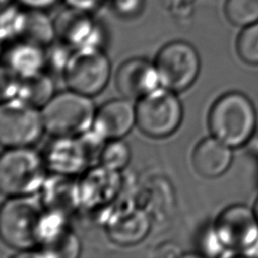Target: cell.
<instances>
[{
    "label": "cell",
    "instance_id": "obj_1",
    "mask_svg": "<svg viewBox=\"0 0 258 258\" xmlns=\"http://www.w3.org/2000/svg\"><path fill=\"white\" fill-rule=\"evenodd\" d=\"M46 209L39 197H8L0 211V234L10 247L21 252L40 247Z\"/></svg>",
    "mask_w": 258,
    "mask_h": 258
},
{
    "label": "cell",
    "instance_id": "obj_2",
    "mask_svg": "<svg viewBox=\"0 0 258 258\" xmlns=\"http://www.w3.org/2000/svg\"><path fill=\"white\" fill-rule=\"evenodd\" d=\"M208 123L212 136L232 148H237L246 144L253 136L257 114L246 95L229 92L213 104Z\"/></svg>",
    "mask_w": 258,
    "mask_h": 258
},
{
    "label": "cell",
    "instance_id": "obj_3",
    "mask_svg": "<svg viewBox=\"0 0 258 258\" xmlns=\"http://www.w3.org/2000/svg\"><path fill=\"white\" fill-rule=\"evenodd\" d=\"M40 111L45 131L55 137H71L93 127L97 110L90 96L69 89L54 94Z\"/></svg>",
    "mask_w": 258,
    "mask_h": 258
},
{
    "label": "cell",
    "instance_id": "obj_4",
    "mask_svg": "<svg viewBox=\"0 0 258 258\" xmlns=\"http://www.w3.org/2000/svg\"><path fill=\"white\" fill-rule=\"evenodd\" d=\"M42 154L29 146L9 147L0 157V189L7 197L33 195L46 179Z\"/></svg>",
    "mask_w": 258,
    "mask_h": 258
},
{
    "label": "cell",
    "instance_id": "obj_5",
    "mask_svg": "<svg viewBox=\"0 0 258 258\" xmlns=\"http://www.w3.org/2000/svg\"><path fill=\"white\" fill-rule=\"evenodd\" d=\"M136 125L144 134L153 138L171 135L182 120V106L175 92L164 87L138 99L135 106Z\"/></svg>",
    "mask_w": 258,
    "mask_h": 258
},
{
    "label": "cell",
    "instance_id": "obj_6",
    "mask_svg": "<svg viewBox=\"0 0 258 258\" xmlns=\"http://www.w3.org/2000/svg\"><path fill=\"white\" fill-rule=\"evenodd\" d=\"M62 72L70 90L92 97L107 86L111 63L100 46H84L73 49Z\"/></svg>",
    "mask_w": 258,
    "mask_h": 258
},
{
    "label": "cell",
    "instance_id": "obj_7",
    "mask_svg": "<svg viewBox=\"0 0 258 258\" xmlns=\"http://www.w3.org/2000/svg\"><path fill=\"white\" fill-rule=\"evenodd\" d=\"M154 66L161 87L173 92H182L197 80L201 70V59L190 43L174 40L159 49Z\"/></svg>",
    "mask_w": 258,
    "mask_h": 258
},
{
    "label": "cell",
    "instance_id": "obj_8",
    "mask_svg": "<svg viewBox=\"0 0 258 258\" xmlns=\"http://www.w3.org/2000/svg\"><path fill=\"white\" fill-rule=\"evenodd\" d=\"M44 130L41 111L19 98L2 101L0 142L3 146L23 147L36 142Z\"/></svg>",
    "mask_w": 258,
    "mask_h": 258
},
{
    "label": "cell",
    "instance_id": "obj_9",
    "mask_svg": "<svg viewBox=\"0 0 258 258\" xmlns=\"http://www.w3.org/2000/svg\"><path fill=\"white\" fill-rule=\"evenodd\" d=\"M213 229L225 249L247 251L258 242V220L253 208L245 205L235 204L224 209Z\"/></svg>",
    "mask_w": 258,
    "mask_h": 258
},
{
    "label": "cell",
    "instance_id": "obj_10",
    "mask_svg": "<svg viewBox=\"0 0 258 258\" xmlns=\"http://www.w3.org/2000/svg\"><path fill=\"white\" fill-rule=\"evenodd\" d=\"M121 188L120 171L102 164L86 169L79 180L81 206L94 210L113 202Z\"/></svg>",
    "mask_w": 258,
    "mask_h": 258
},
{
    "label": "cell",
    "instance_id": "obj_11",
    "mask_svg": "<svg viewBox=\"0 0 258 258\" xmlns=\"http://www.w3.org/2000/svg\"><path fill=\"white\" fill-rule=\"evenodd\" d=\"M56 38L72 49L99 46L102 30L89 13L68 7L54 20Z\"/></svg>",
    "mask_w": 258,
    "mask_h": 258
},
{
    "label": "cell",
    "instance_id": "obj_12",
    "mask_svg": "<svg viewBox=\"0 0 258 258\" xmlns=\"http://www.w3.org/2000/svg\"><path fill=\"white\" fill-rule=\"evenodd\" d=\"M47 169L53 173L76 175L91 165L79 136L55 137L47 143L42 154Z\"/></svg>",
    "mask_w": 258,
    "mask_h": 258
},
{
    "label": "cell",
    "instance_id": "obj_13",
    "mask_svg": "<svg viewBox=\"0 0 258 258\" xmlns=\"http://www.w3.org/2000/svg\"><path fill=\"white\" fill-rule=\"evenodd\" d=\"M159 84L154 63L140 57H133L121 63L115 75L118 92L129 100L142 98L158 88Z\"/></svg>",
    "mask_w": 258,
    "mask_h": 258
},
{
    "label": "cell",
    "instance_id": "obj_14",
    "mask_svg": "<svg viewBox=\"0 0 258 258\" xmlns=\"http://www.w3.org/2000/svg\"><path fill=\"white\" fill-rule=\"evenodd\" d=\"M136 124L135 107L129 99H113L101 105L95 115L93 129L106 140L119 139Z\"/></svg>",
    "mask_w": 258,
    "mask_h": 258
},
{
    "label": "cell",
    "instance_id": "obj_15",
    "mask_svg": "<svg viewBox=\"0 0 258 258\" xmlns=\"http://www.w3.org/2000/svg\"><path fill=\"white\" fill-rule=\"evenodd\" d=\"M150 230V219L145 211L129 208L118 211L107 223L108 237L114 243L130 246L142 241Z\"/></svg>",
    "mask_w": 258,
    "mask_h": 258
},
{
    "label": "cell",
    "instance_id": "obj_16",
    "mask_svg": "<svg viewBox=\"0 0 258 258\" xmlns=\"http://www.w3.org/2000/svg\"><path fill=\"white\" fill-rule=\"evenodd\" d=\"M39 199L45 209L68 215L80 204L79 181L72 175L51 172L39 189Z\"/></svg>",
    "mask_w": 258,
    "mask_h": 258
},
{
    "label": "cell",
    "instance_id": "obj_17",
    "mask_svg": "<svg viewBox=\"0 0 258 258\" xmlns=\"http://www.w3.org/2000/svg\"><path fill=\"white\" fill-rule=\"evenodd\" d=\"M233 160L232 147L214 136L203 139L192 152V164L196 171L208 178L224 174Z\"/></svg>",
    "mask_w": 258,
    "mask_h": 258
},
{
    "label": "cell",
    "instance_id": "obj_18",
    "mask_svg": "<svg viewBox=\"0 0 258 258\" xmlns=\"http://www.w3.org/2000/svg\"><path fill=\"white\" fill-rule=\"evenodd\" d=\"M2 66L20 78L41 72L46 66L45 47L23 39L12 42L3 53Z\"/></svg>",
    "mask_w": 258,
    "mask_h": 258
},
{
    "label": "cell",
    "instance_id": "obj_19",
    "mask_svg": "<svg viewBox=\"0 0 258 258\" xmlns=\"http://www.w3.org/2000/svg\"><path fill=\"white\" fill-rule=\"evenodd\" d=\"M54 95V85L43 71L21 77L17 98L36 107L42 108Z\"/></svg>",
    "mask_w": 258,
    "mask_h": 258
},
{
    "label": "cell",
    "instance_id": "obj_20",
    "mask_svg": "<svg viewBox=\"0 0 258 258\" xmlns=\"http://www.w3.org/2000/svg\"><path fill=\"white\" fill-rule=\"evenodd\" d=\"M20 38L46 47L56 38L54 21L46 15L44 10L28 9Z\"/></svg>",
    "mask_w": 258,
    "mask_h": 258
},
{
    "label": "cell",
    "instance_id": "obj_21",
    "mask_svg": "<svg viewBox=\"0 0 258 258\" xmlns=\"http://www.w3.org/2000/svg\"><path fill=\"white\" fill-rule=\"evenodd\" d=\"M39 248L41 255L48 257L75 258L81 251L79 239L68 227L48 239Z\"/></svg>",
    "mask_w": 258,
    "mask_h": 258
},
{
    "label": "cell",
    "instance_id": "obj_22",
    "mask_svg": "<svg viewBox=\"0 0 258 258\" xmlns=\"http://www.w3.org/2000/svg\"><path fill=\"white\" fill-rule=\"evenodd\" d=\"M224 12L231 24L243 28L258 21V0H226Z\"/></svg>",
    "mask_w": 258,
    "mask_h": 258
},
{
    "label": "cell",
    "instance_id": "obj_23",
    "mask_svg": "<svg viewBox=\"0 0 258 258\" xmlns=\"http://www.w3.org/2000/svg\"><path fill=\"white\" fill-rule=\"evenodd\" d=\"M236 50L245 63L258 66V21L242 28L236 40Z\"/></svg>",
    "mask_w": 258,
    "mask_h": 258
},
{
    "label": "cell",
    "instance_id": "obj_24",
    "mask_svg": "<svg viewBox=\"0 0 258 258\" xmlns=\"http://www.w3.org/2000/svg\"><path fill=\"white\" fill-rule=\"evenodd\" d=\"M26 21V11L15 5L2 6L1 37L3 40H13L21 37Z\"/></svg>",
    "mask_w": 258,
    "mask_h": 258
},
{
    "label": "cell",
    "instance_id": "obj_25",
    "mask_svg": "<svg viewBox=\"0 0 258 258\" xmlns=\"http://www.w3.org/2000/svg\"><path fill=\"white\" fill-rule=\"evenodd\" d=\"M131 151L126 142L121 138L111 139L106 142L100 156V164L117 171L123 169L130 161Z\"/></svg>",
    "mask_w": 258,
    "mask_h": 258
},
{
    "label": "cell",
    "instance_id": "obj_26",
    "mask_svg": "<svg viewBox=\"0 0 258 258\" xmlns=\"http://www.w3.org/2000/svg\"><path fill=\"white\" fill-rule=\"evenodd\" d=\"M20 84V77L12 71L2 66L1 69V89L2 101L17 98Z\"/></svg>",
    "mask_w": 258,
    "mask_h": 258
},
{
    "label": "cell",
    "instance_id": "obj_27",
    "mask_svg": "<svg viewBox=\"0 0 258 258\" xmlns=\"http://www.w3.org/2000/svg\"><path fill=\"white\" fill-rule=\"evenodd\" d=\"M145 0H113V9L121 17L138 16L144 8Z\"/></svg>",
    "mask_w": 258,
    "mask_h": 258
},
{
    "label": "cell",
    "instance_id": "obj_28",
    "mask_svg": "<svg viewBox=\"0 0 258 258\" xmlns=\"http://www.w3.org/2000/svg\"><path fill=\"white\" fill-rule=\"evenodd\" d=\"M102 0H64L67 7L90 13L95 10Z\"/></svg>",
    "mask_w": 258,
    "mask_h": 258
},
{
    "label": "cell",
    "instance_id": "obj_29",
    "mask_svg": "<svg viewBox=\"0 0 258 258\" xmlns=\"http://www.w3.org/2000/svg\"><path fill=\"white\" fill-rule=\"evenodd\" d=\"M58 0H17V2L27 9L46 10L52 7Z\"/></svg>",
    "mask_w": 258,
    "mask_h": 258
},
{
    "label": "cell",
    "instance_id": "obj_30",
    "mask_svg": "<svg viewBox=\"0 0 258 258\" xmlns=\"http://www.w3.org/2000/svg\"><path fill=\"white\" fill-rule=\"evenodd\" d=\"M170 7L175 9V10H182L184 11L186 8L190 7V5L196 1V0H167Z\"/></svg>",
    "mask_w": 258,
    "mask_h": 258
},
{
    "label": "cell",
    "instance_id": "obj_31",
    "mask_svg": "<svg viewBox=\"0 0 258 258\" xmlns=\"http://www.w3.org/2000/svg\"><path fill=\"white\" fill-rule=\"evenodd\" d=\"M252 208H253V211H254V213H255V215H256V218H257V220H258V197H257V199L255 200V202H254Z\"/></svg>",
    "mask_w": 258,
    "mask_h": 258
}]
</instances>
